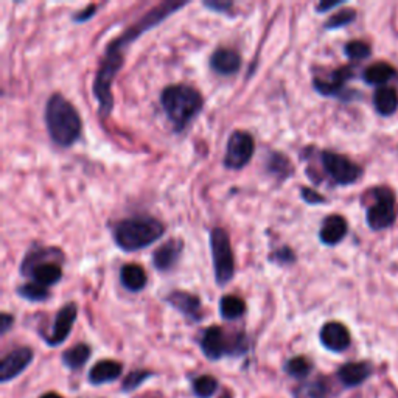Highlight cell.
<instances>
[{
  "label": "cell",
  "mask_w": 398,
  "mask_h": 398,
  "mask_svg": "<svg viewBox=\"0 0 398 398\" xmlns=\"http://www.w3.org/2000/svg\"><path fill=\"white\" fill-rule=\"evenodd\" d=\"M47 132L55 145L69 148L77 142L83 131L78 109L61 94L50 95L44 110Z\"/></svg>",
  "instance_id": "obj_1"
},
{
  "label": "cell",
  "mask_w": 398,
  "mask_h": 398,
  "mask_svg": "<svg viewBox=\"0 0 398 398\" xmlns=\"http://www.w3.org/2000/svg\"><path fill=\"white\" fill-rule=\"evenodd\" d=\"M160 105L176 132H182L201 113L203 94L188 84H169L160 94Z\"/></svg>",
  "instance_id": "obj_2"
},
{
  "label": "cell",
  "mask_w": 398,
  "mask_h": 398,
  "mask_svg": "<svg viewBox=\"0 0 398 398\" xmlns=\"http://www.w3.org/2000/svg\"><path fill=\"white\" fill-rule=\"evenodd\" d=\"M164 223L146 215L122 219L114 226L113 231L115 245L124 252H134V250L148 248L164 237Z\"/></svg>",
  "instance_id": "obj_3"
},
{
  "label": "cell",
  "mask_w": 398,
  "mask_h": 398,
  "mask_svg": "<svg viewBox=\"0 0 398 398\" xmlns=\"http://www.w3.org/2000/svg\"><path fill=\"white\" fill-rule=\"evenodd\" d=\"M123 68V55L119 51L106 50L105 56L100 61L98 70L95 73L92 91L95 98L98 101V114L106 119L114 108V95H113V83L115 75Z\"/></svg>",
  "instance_id": "obj_4"
},
{
  "label": "cell",
  "mask_w": 398,
  "mask_h": 398,
  "mask_svg": "<svg viewBox=\"0 0 398 398\" xmlns=\"http://www.w3.org/2000/svg\"><path fill=\"white\" fill-rule=\"evenodd\" d=\"M186 5L187 2H172V0H169V2L159 4L158 6L151 8L148 13L143 14V16L140 18L136 24H132L129 28H127V30H124L120 36H117L114 41H110L106 49L122 53V50L124 47L131 46V44L137 41L143 33L150 32L151 28L159 25L160 22H164L167 18L172 16L173 13L184 8Z\"/></svg>",
  "instance_id": "obj_5"
},
{
  "label": "cell",
  "mask_w": 398,
  "mask_h": 398,
  "mask_svg": "<svg viewBox=\"0 0 398 398\" xmlns=\"http://www.w3.org/2000/svg\"><path fill=\"white\" fill-rule=\"evenodd\" d=\"M210 250L213 259V271L218 286H224L235 276V257L231 246V238L223 227H215L210 232Z\"/></svg>",
  "instance_id": "obj_6"
},
{
  "label": "cell",
  "mask_w": 398,
  "mask_h": 398,
  "mask_svg": "<svg viewBox=\"0 0 398 398\" xmlns=\"http://www.w3.org/2000/svg\"><path fill=\"white\" fill-rule=\"evenodd\" d=\"M375 203L367 209V224L372 231H383L395 223L397 207L392 190L378 187L373 190Z\"/></svg>",
  "instance_id": "obj_7"
},
{
  "label": "cell",
  "mask_w": 398,
  "mask_h": 398,
  "mask_svg": "<svg viewBox=\"0 0 398 398\" xmlns=\"http://www.w3.org/2000/svg\"><path fill=\"white\" fill-rule=\"evenodd\" d=\"M321 162L326 173L338 186H352L363 174V169L355 162L333 151H322Z\"/></svg>",
  "instance_id": "obj_8"
},
{
  "label": "cell",
  "mask_w": 398,
  "mask_h": 398,
  "mask_svg": "<svg viewBox=\"0 0 398 398\" xmlns=\"http://www.w3.org/2000/svg\"><path fill=\"white\" fill-rule=\"evenodd\" d=\"M255 153V140L248 131H233L227 140L224 167L229 169L245 168Z\"/></svg>",
  "instance_id": "obj_9"
},
{
  "label": "cell",
  "mask_w": 398,
  "mask_h": 398,
  "mask_svg": "<svg viewBox=\"0 0 398 398\" xmlns=\"http://www.w3.org/2000/svg\"><path fill=\"white\" fill-rule=\"evenodd\" d=\"M77 316H78V305L75 302H69V304H65L63 308H60V312H58L55 318L51 333L46 336V342L51 345V347H56V345L63 344L70 335L73 323L77 321Z\"/></svg>",
  "instance_id": "obj_10"
},
{
  "label": "cell",
  "mask_w": 398,
  "mask_h": 398,
  "mask_svg": "<svg viewBox=\"0 0 398 398\" xmlns=\"http://www.w3.org/2000/svg\"><path fill=\"white\" fill-rule=\"evenodd\" d=\"M33 361V350L30 347H19L10 352L0 363V381L6 383L19 375L30 366Z\"/></svg>",
  "instance_id": "obj_11"
},
{
  "label": "cell",
  "mask_w": 398,
  "mask_h": 398,
  "mask_svg": "<svg viewBox=\"0 0 398 398\" xmlns=\"http://www.w3.org/2000/svg\"><path fill=\"white\" fill-rule=\"evenodd\" d=\"M184 252V241L181 238H172L154 250L153 252V267L159 272L172 271L178 264Z\"/></svg>",
  "instance_id": "obj_12"
},
{
  "label": "cell",
  "mask_w": 398,
  "mask_h": 398,
  "mask_svg": "<svg viewBox=\"0 0 398 398\" xmlns=\"http://www.w3.org/2000/svg\"><path fill=\"white\" fill-rule=\"evenodd\" d=\"M321 344L330 352H344L349 349V345L352 342L350 338V331L347 330V327L344 326L341 322L331 321L327 322L326 326L321 328Z\"/></svg>",
  "instance_id": "obj_13"
},
{
  "label": "cell",
  "mask_w": 398,
  "mask_h": 398,
  "mask_svg": "<svg viewBox=\"0 0 398 398\" xmlns=\"http://www.w3.org/2000/svg\"><path fill=\"white\" fill-rule=\"evenodd\" d=\"M232 342L227 341L224 331L219 327H209L203 335L201 349L209 359L217 361L223 358L226 353H231L232 355Z\"/></svg>",
  "instance_id": "obj_14"
},
{
  "label": "cell",
  "mask_w": 398,
  "mask_h": 398,
  "mask_svg": "<svg viewBox=\"0 0 398 398\" xmlns=\"http://www.w3.org/2000/svg\"><path fill=\"white\" fill-rule=\"evenodd\" d=\"M167 304L172 305L174 309L186 316L187 319L193 321V322H199L203 319V313H201V299L195 294H190L187 291H173L169 293L167 296Z\"/></svg>",
  "instance_id": "obj_15"
},
{
  "label": "cell",
  "mask_w": 398,
  "mask_h": 398,
  "mask_svg": "<svg viewBox=\"0 0 398 398\" xmlns=\"http://www.w3.org/2000/svg\"><path fill=\"white\" fill-rule=\"evenodd\" d=\"M210 68L218 75H235L241 69V56L237 50L229 47H219L210 56Z\"/></svg>",
  "instance_id": "obj_16"
},
{
  "label": "cell",
  "mask_w": 398,
  "mask_h": 398,
  "mask_svg": "<svg viewBox=\"0 0 398 398\" xmlns=\"http://www.w3.org/2000/svg\"><path fill=\"white\" fill-rule=\"evenodd\" d=\"M353 78V70L352 68H341L331 73L330 78H314L313 86L316 92H319L321 95H326V97H336L342 92L344 84L347 81Z\"/></svg>",
  "instance_id": "obj_17"
},
{
  "label": "cell",
  "mask_w": 398,
  "mask_h": 398,
  "mask_svg": "<svg viewBox=\"0 0 398 398\" xmlns=\"http://www.w3.org/2000/svg\"><path fill=\"white\" fill-rule=\"evenodd\" d=\"M349 224L344 217L341 215H330L321 226L319 231V240L326 246H336L338 243H341L345 235H347Z\"/></svg>",
  "instance_id": "obj_18"
},
{
  "label": "cell",
  "mask_w": 398,
  "mask_h": 398,
  "mask_svg": "<svg viewBox=\"0 0 398 398\" xmlns=\"http://www.w3.org/2000/svg\"><path fill=\"white\" fill-rule=\"evenodd\" d=\"M60 262L63 263L64 260V254L61 249L58 248H39V249H32L30 252H28L24 260H22L20 264V274L22 276H27L30 274V271L36 267V264L44 263V262Z\"/></svg>",
  "instance_id": "obj_19"
},
{
  "label": "cell",
  "mask_w": 398,
  "mask_h": 398,
  "mask_svg": "<svg viewBox=\"0 0 398 398\" xmlns=\"http://www.w3.org/2000/svg\"><path fill=\"white\" fill-rule=\"evenodd\" d=\"M372 375V366L368 363H347L338 371V378L345 387H355Z\"/></svg>",
  "instance_id": "obj_20"
},
{
  "label": "cell",
  "mask_w": 398,
  "mask_h": 398,
  "mask_svg": "<svg viewBox=\"0 0 398 398\" xmlns=\"http://www.w3.org/2000/svg\"><path fill=\"white\" fill-rule=\"evenodd\" d=\"M122 372H123V366L119 363V361L103 359L91 368L89 381L95 386L106 385V383H110L119 378Z\"/></svg>",
  "instance_id": "obj_21"
},
{
  "label": "cell",
  "mask_w": 398,
  "mask_h": 398,
  "mask_svg": "<svg viewBox=\"0 0 398 398\" xmlns=\"http://www.w3.org/2000/svg\"><path fill=\"white\" fill-rule=\"evenodd\" d=\"M28 277L33 278V282L42 286H53L63 278V268L60 262H44L36 264L30 271Z\"/></svg>",
  "instance_id": "obj_22"
},
{
  "label": "cell",
  "mask_w": 398,
  "mask_h": 398,
  "mask_svg": "<svg viewBox=\"0 0 398 398\" xmlns=\"http://www.w3.org/2000/svg\"><path fill=\"white\" fill-rule=\"evenodd\" d=\"M146 282H148V277H146V272L142 267H139V264H134V263H129V264H124V267H122L120 283L127 291H131V293L142 291L146 286Z\"/></svg>",
  "instance_id": "obj_23"
},
{
  "label": "cell",
  "mask_w": 398,
  "mask_h": 398,
  "mask_svg": "<svg viewBox=\"0 0 398 398\" xmlns=\"http://www.w3.org/2000/svg\"><path fill=\"white\" fill-rule=\"evenodd\" d=\"M373 105L383 117L392 115L398 109V94L394 87H378L373 95Z\"/></svg>",
  "instance_id": "obj_24"
},
{
  "label": "cell",
  "mask_w": 398,
  "mask_h": 398,
  "mask_svg": "<svg viewBox=\"0 0 398 398\" xmlns=\"http://www.w3.org/2000/svg\"><path fill=\"white\" fill-rule=\"evenodd\" d=\"M267 169L271 176H274L278 181H285L293 176L294 167L291 160L285 154L278 151H271L267 159Z\"/></svg>",
  "instance_id": "obj_25"
},
{
  "label": "cell",
  "mask_w": 398,
  "mask_h": 398,
  "mask_svg": "<svg viewBox=\"0 0 398 398\" xmlns=\"http://www.w3.org/2000/svg\"><path fill=\"white\" fill-rule=\"evenodd\" d=\"M246 313V302L233 294H226L219 300V314L226 321H235Z\"/></svg>",
  "instance_id": "obj_26"
},
{
  "label": "cell",
  "mask_w": 398,
  "mask_h": 398,
  "mask_svg": "<svg viewBox=\"0 0 398 398\" xmlns=\"http://www.w3.org/2000/svg\"><path fill=\"white\" fill-rule=\"evenodd\" d=\"M395 69L392 65L387 64V63H377V64H372L371 68H367L364 70V81L367 84H372V86H381L387 83L389 79H392L395 77Z\"/></svg>",
  "instance_id": "obj_27"
},
{
  "label": "cell",
  "mask_w": 398,
  "mask_h": 398,
  "mask_svg": "<svg viewBox=\"0 0 398 398\" xmlns=\"http://www.w3.org/2000/svg\"><path fill=\"white\" fill-rule=\"evenodd\" d=\"M91 347L87 344H77L63 353V363L72 371H78L91 358Z\"/></svg>",
  "instance_id": "obj_28"
},
{
  "label": "cell",
  "mask_w": 398,
  "mask_h": 398,
  "mask_svg": "<svg viewBox=\"0 0 398 398\" xmlns=\"http://www.w3.org/2000/svg\"><path fill=\"white\" fill-rule=\"evenodd\" d=\"M18 294L22 299L28 302H46L50 299V291L47 286H42L36 282L19 285Z\"/></svg>",
  "instance_id": "obj_29"
},
{
  "label": "cell",
  "mask_w": 398,
  "mask_h": 398,
  "mask_svg": "<svg viewBox=\"0 0 398 398\" xmlns=\"http://www.w3.org/2000/svg\"><path fill=\"white\" fill-rule=\"evenodd\" d=\"M328 389L321 380L308 381L294 389V398H327Z\"/></svg>",
  "instance_id": "obj_30"
},
{
  "label": "cell",
  "mask_w": 398,
  "mask_h": 398,
  "mask_svg": "<svg viewBox=\"0 0 398 398\" xmlns=\"http://www.w3.org/2000/svg\"><path fill=\"white\" fill-rule=\"evenodd\" d=\"M218 381L210 375H203L193 381V392L199 398H209L217 392Z\"/></svg>",
  "instance_id": "obj_31"
},
{
  "label": "cell",
  "mask_w": 398,
  "mask_h": 398,
  "mask_svg": "<svg viewBox=\"0 0 398 398\" xmlns=\"http://www.w3.org/2000/svg\"><path fill=\"white\" fill-rule=\"evenodd\" d=\"M285 371L288 372V375H291L293 378L302 380V378L308 377L309 371H312V364H309V361L307 358L296 357V358H291L288 363H286Z\"/></svg>",
  "instance_id": "obj_32"
},
{
  "label": "cell",
  "mask_w": 398,
  "mask_h": 398,
  "mask_svg": "<svg viewBox=\"0 0 398 398\" xmlns=\"http://www.w3.org/2000/svg\"><path fill=\"white\" fill-rule=\"evenodd\" d=\"M344 53L352 61H361L371 56L372 51L371 47H368V44L363 41H350L349 44H345Z\"/></svg>",
  "instance_id": "obj_33"
},
{
  "label": "cell",
  "mask_w": 398,
  "mask_h": 398,
  "mask_svg": "<svg viewBox=\"0 0 398 398\" xmlns=\"http://www.w3.org/2000/svg\"><path fill=\"white\" fill-rule=\"evenodd\" d=\"M357 19V11L355 10H341V11H338L336 14H333L327 22H326V25H323V28L326 30H338V28H342L345 25H349L352 24L353 20Z\"/></svg>",
  "instance_id": "obj_34"
},
{
  "label": "cell",
  "mask_w": 398,
  "mask_h": 398,
  "mask_svg": "<svg viewBox=\"0 0 398 398\" xmlns=\"http://www.w3.org/2000/svg\"><path fill=\"white\" fill-rule=\"evenodd\" d=\"M151 377V372L148 371H134L131 372L127 378L123 381V390L124 392H132V390L137 389L140 385H143L145 380H148Z\"/></svg>",
  "instance_id": "obj_35"
},
{
  "label": "cell",
  "mask_w": 398,
  "mask_h": 398,
  "mask_svg": "<svg viewBox=\"0 0 398 398\" xmlns=\"http://www.w3.org/2000/svg\"><path fill=\"white\" fill-rule=\"evenodd\" d=\"M269 262L283 264V267L285 264H293L294 262H296V254L293 252L291 248L283 246V248L274 250V252L269 255Z\"/></svg>",
  "instance_id": "obj_36"
},
{
  "label": "cell",
  "mask_w": 398,
  "mask_h": 398,
  "mask_svg": "<svg viewBox=\"0 0 398 398\" xmlns=\"http://www.w3.org/2000/svg\"><path fill=\"white\" fill-rule=\"evenodd\" d=\"M203 5L205 6V8H209L215 13H221V14L231 13L233 8V2H231V0H205Z\"/></svg>",
  "instance_id": "obj_37"
},
{
  "label": "cell",
  "mask_w": 398,
  "mask_h": 398,
  "mask_svg": "<svg viewBox=\"0 0 398 398\" xmlns=\"http://www.w3.org/2000/svg\"><path fill=\"white\" fill-rule=\"evenodd\" d=\"M300 196L307 204H312V205L327 203L326 198H323L321 193H318V191H316L314 188H309V187H302L300 188Z\"/></svg>",
  "instance_id": "obj_38"
},
{
  "label": "cell",
  "mask_w": 398,
  "mask_h": 398,
  "mask_svg": "<svg viewBox=\"0 0 398 398\" xmlns=\"http://www.w3.org/2000/svg\"><path fill=\"white\" fill-rule=\"evenodd\" d=\"M95 11H97V5H95V4H92V5H87L84 10H81L79 13L73 14V18H72V19L75 20L77 24H83V22L89 20L91 18H94Z\"/></svg>",
  "instance_id": "obj_39"
},
{
  "label": "cell",
  "mask_w": 398,
  "mask_h": 398,
  "mask_svg": "<svg viewBox=\"0 0 398 398\" xmlns=\"http://www.w3.org/2000/svg\"><path fill=\"white\" fill-rule=\"evenodd\" d=\"M14 323V318L8 313H2L0 314V333L5 335L8 333V330L13 327Z\"/></svg>",
  "instance_id": "obj_40"
},
{
  "label": "cell",
  "mask_w": 398,
  "mask_h": 398,
  "mask_svg": "<svg viewBox=\"0 0 398 398\" xmlns=\"http://www.w3.org/2000/svg\"><path fill=\"white\" fill-rule=\"evenodd\" d=\"M342 5L341 0H335V2H321L318 6H316V11L318 13H327L331 8H336V6Z\"/></svg>",
  "instance_id": "obj_41"
},
{
  "label": "cell",
  "mask_w": 398,
  "mask_h": 398,
  "mask_svg": "<svg viewBox=\"0 0 398 398\" xmlns=\"http://www.w3.org/2000/svg\"><path fill=\"white\" fill-rule=\"evenodd\" d=\"M41 398H63V397L58 395L56 392H49V394H46V395H42Z\"/></svg>",
  "instance_id": "obj_42"
},
{
  "label": "cell",
  "mask_w": 398,
  "mask_h": 398,
  "mask_svg": "<svg viewBox=\"0 0 398 398\" xmlns=\"http://www.w3.org/2000/svg\"><path fill=\"white\" fill-rule=\"evenodd\" d=\"M223 398H232V397H231V395H229V394H226V395H224V397H223Z\"/></svg>",
  "instance_id": "obj_43"
}]
</instances>
